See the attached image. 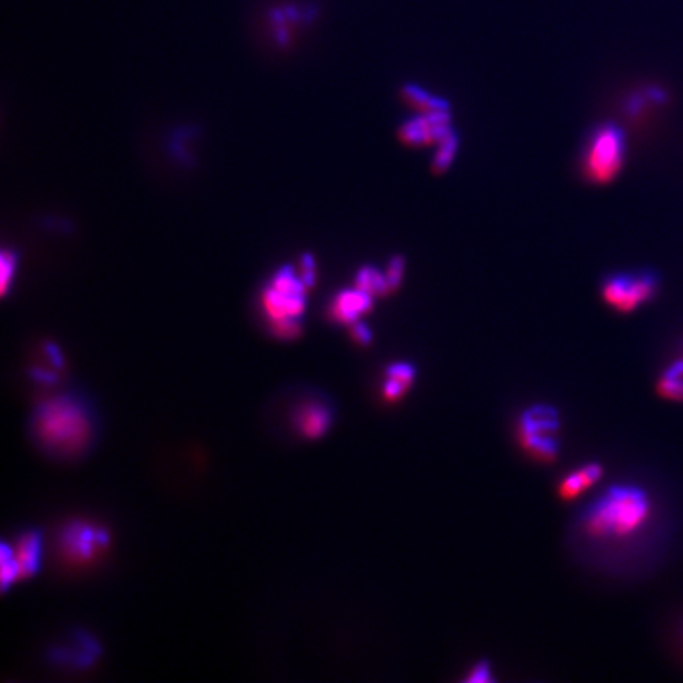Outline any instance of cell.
<instances>
[{
  "label": "cell",
  "mask_w": 683,
  "mask_h": 683,
  "mask_svg": "<svg viewBox=\"0 0 683 683\" xmlns=\"http://www.w3.org/2000/svg\"><path fill=\"white\" fill-rule=\"evenodd\" d=\"M649 514L646 490L635 484H615L588 504L582 524L596 538H623L641 529Z\"/></svg>",
  "instance_id": "cell-1"
},
{
  "label": "cell",
  "mask_w": 683,
  "mask_h": 683,
  "mask_svg": "<svg viewBox=\"0 0 683 683\" xmlns=\"http://www.w3.org/2000/svg\"><path fill=\"white\" fill-rule=\"evenodd\" d=\"M38 440L53 453L73 454L89 440L87 410L70 396L43 402L35 414Z\"/></svg>",
  "instance_id": "cell-2"
},
{
  "label": "cell",
  "mask_w": 683,
  "mask_h": 683,
  "mask_svg": "<svg viewBox=\"0 0 683 683\" xmlns=\"http://www.w3.org/2000/svg\"><path fill=\"white\" fill-rule=\"evenodd\" d=\"M307 285L295 270L283 268L272 279L264 293V309L280 337H293L299 332V318L305 307Z\"/></svg>",
  "instance_id": "cell-3"
},
{
  "label": "cell",
  "mask_w": 683,
  "mask_h": 683,
  "mask_svg": "<svg viewBox=\"0 0 683 683\" xmlns=\"http://www.w3.org/2000/svg\"><path fill=\"white\" fill-rule=\"evenodd\" d=\"M560 413L549 404H535L525 408L519 418V440L522 448L535 459L551 462L560 449Z\"/></svg>",
  "instance_id": "cell-4"
},
{
  "label": "cell",
  "mask_w": 683,
  "mask_h": 683,
  "mask_svg": "<svg viewBox=\"0 0 683 683\" xmlns=\"http://www.w3.org/2000/svg\"><path fill=\"white\" fill-rule=\"evenodd\" d=\"M625 155V137L617 125L607 124L595 131L584 157L588 179L606 184L621 171Z\"/></svg>",
  "instance_id": "cell-5"
},
{
  "label": "cell",
  "mask_w": 683,
  "mask_h": 683,
  "mask_svg": "<svg viewBox=\"0 0 683 683\" xmlns=\"http://www.w3.org/2000/svg\"><path fill=\"white\" fill-rule=\"evenodd\" d=\"M658 290V279L649 271L625 272L609 277L603 285V296L619 312H633L650 301Z\"/></svg>",
  "instance_id": "cell-6"
},
{
  "label": "cell",
  "mask_w": 683,
  "mask_h": 683,
  "mask_svg": "<svg viewBox=\"0 0 683 683\" xmlns=\"http://www.w3.org/2000/svg\"><path fill=\"white\" fill-rule=\"evenodd\" d=\"M453 131V118L449 110L421 112L402 124L399 137L408 146L438 145Z\"/></svg>",
  "instance_id": "cell-7"
},
{
  "label": "cell",
  "mask_w": 683,
  "mask_h": 683,
  "mask_svg": "<svg viewBox=\"0 0 683 683\" xmlns=\"http://www.w3.org/2000/svg\"><path fill=\"white\" fill-rule=\"evenodd\" d=\"M110 543V535L106 530H98L92 525L71 524L63 533L65 551L76 560H87L96 553L97 547Z\"/></svg>",
  "instance_id": "cell-8"
},
{
  "label": "cell",
  "mask_w": 683,
  "mask_h": 683,
  "mask_svg": "<svg viewBox=\"0 0 683 683\" xmlns=\"http://www.w3.org/2000/svg\"><path fill=\"white\" fill-rule=\"evenodd\" d=\"M373 305V296L366 291L359 290L354 287L352 290H344L334 297L331 315L334 320L346 325H353L359 321V318L371 311Z\"/></svg>",
  "instance_id": "cell-9"
},
{
  "label": "cell",
  "mask_w": 683,
  "mask_h": 683,
  "mask_svg": "<svg viewBox=\"0 0 683 683\" xmlns=\"http://www.w3.org/2000/svg\"><path fill=\"white\" fill-rule=\"evenodd\" d=\"M416 379V367L408 361H396L387 367L385 381H383V397L387 402H397L404 394L407 393L408 387L413 385Z\"/></svg>",
  "instance_id": "cell-10"
},
{
  "label": "cell",
  "mask_w": 683,
  "mask_h": 683,
  "mask_svg": "<svg viewBox=\"0 0 683 683\" xmlns=\"http://www.w3.org/2000/svg\"><path fill=\"white\" fill-rule=\"evenodd\" d=\"M601 477H603V467L600 463H586L562 479L559 494L566 500H573L579 497L580 494L586 492L588 487H592L596 481H600Z\"/></svg>",
  "instance_id": "cell-11"
},
{
  "label": "cell",
  "mask_w": 683,
  "mask_h": 683,
  "mask_svg": "<svg viewBox=\"0 0 683 683\" xmlns=\"http://www.w3.org/2000/svg\"><path fill=\"white\" fill-rule=\"evenodd\" d=\"M14 553L21 565L22 578L37 573L40 570V560H42V535L38 531L26 533L18 541V547Z\"/></svg>",
  "instance_id": "cell-12"
},
{
  "label": "cell",
  "mask_w": 683,
  "mask_h": 683,
  "mask_svg": "<svg viewBox=\"0 0 683 683\" xmlns=\"http://www.w3.org/2000/svg\"><path fill=\"white\" fill-rule=\"evenodd\" d=\"M297 422L304 435H307L309 438H318L331 426V413L323 405H311L304 408Z\"/></svg>",
  "instance_id": "cell-13"
},
{
  "label": "cell",
  "mask_w": 683,
  "mask_h": 683,
  "mask_svg": "<svg viewBox=\"0 0 683 683\" xmlns=\"http://www.w3.org/2000/svg\"><path fill=\"white\" fill-rule=\"evenodd\" d=\"M402 96L410 106L420 112H434V111L449 110V104L443 98L437 97L429 90L422 89L421 86L407 84L402 89Z\"/></svg>",
  "instance_id": "cell-14"
},
{
  "label": "cell",
  "mask_w": 683,
  "mask_h": 683,
  "mask_svg": "<svg viewBox=\"0 0 683 683\" xmlns=\"http://www.w3.org/2000/svg\"><path fill=\"white\" fill-rule=\"evenodd\" d=\"M354 287H358L359 290L366 291L373 297L385 296L387 293H391L387 272H381L373 266H364L358 271Z\"/></svg>",
  "instance_id": "cell-15"
},
{
  "label": "cell",
  "mask_w": 683,
  "mask_h": 683,
  "mask_svg": "<svg viewBox=\"0 0 683 683\" xmlns=\"http://www.w3.org/2000/svg\"><path fill=\"white\" fill-rule=\"evenodd\" d=\"M658 391L670 401H683V361L666 369L658 383Z\"/></svg>",
  "instance_id": "cell-16"
},
{
  "label": "cell",
  "mask_w": 683,
  "mask_h": 683,
  "mask_svg": "<svg viewBox=\"0 0 683 683\" xmlns=\"http://www.w3.org/2000/svg\"><path fill=\"white\" fill-rule=\"evenodd\" d=\"M457 147H459V137L453 130L446 138H443L438 143L434 159H432V168H434L435 173H443V171L448 170L451 163H453V160H454Z\"/></svg>",
  "instance_id": "cell-17"
},
{
  "label": "cell",
  "mask_w": 683,
  "mask_h": 683,
  "mask_svg": "<svg viewBox=\"0 0 683 683\" xmlns=\"http://www.w3.org/2000/svg\"><path fill=\"white\" fill-rule=\"evenodd\" d=\"M0 562H2V588L7 590L18 578H22L20 560L16 557L13 547H10L8 543H4L0 547Z\"/></svg>",
  "instance_id": "cell-18"
},
{
  "label": "cell",
  "mask_w": 683,
  "mask_h": 683,
  "mask_svg": "<svg viewBox=\"0 0 683 683\" xmlns=\"http://www.w3.org/2000/svg\"><path fill=\"white\" fill-rule=\"evenodd\" d=\"M404 271H405V262H404L402 256H393L391 262H387V268L385 272H387V283L391 287V291H396L401 287Z\"/></svg>",
  "instance_id": "cell-19"
},
{
  "label": "cell",
  "mask_w": 683,
  "mask_h": 683,
  "mask_svg": "<svg viewBox=\"0 0 683 683\" xmlns=\"http://www.w3.org/2000/svg\"><path fill=\"white\" fill-rule=\"evenodd\" d=\"M492 670H490V664L487 662H479L471 668L469 676L465 679V682L469 683H487L492 682Z\"/></svg>",
  "instance_id": "cell-20"
},
{
  "label": "cell",
  "mask_w": 683,
  "mask_h": 683,
  "mask_svg": "<svg viewBox=\"0 0 683 683\" xmlns=\"http://www.w3.org/2000/svg\"><path fill=\"white\" fill-rule=\"evenodd\" d=\"M14 266H16V258L10 252L2 254V291L5 293L8 288V282L13 276Z\"/></svg>",
  "instance_id": "cell-21"
},
{
  "label": "cell",
  "mask_w": 683,
  "mask_h": 683,
  "mask_svg": "<svg viewBox=\"0 0 683 683\" xmlns=\"http://www.w3.org/2000/svg\"><path fill=\"white\" fill-rule=\"evenodd\" d=\"M353 337L356 338V342L362 344V346H369L372 342V331L366 323H361L356 321L352 326Z\"/></svg>",
  "instance_id": "cell-22"
},
{
  "label": "cell",
  "mask_w": 683,
  "mask_h": 683,
  "mask_svg": "<svg viewBox=\"0 0 683 683\" xmlns=\"http://www.w3.org/2000/svg\"><path fill=\"white\" fill-rule=\"evenodd\" d=\"M46 354H48L49 359H51V362H53L55 367L62 366V354H61V352H59V348H57V346H53V344L46 346Z\"/></svg>",
  "instance_id": "cell-23"
},
{
  "label": "cell",
  "mask_w": 683,
  "mask_h": 683,
  "mask_svg": "<svg viewBox=\"0 0 683 683\" xmlns=\"http://www.w3.org/2000/svg\"><path fill=\"white\" fill-rule=\"evenodd\" d=\"M34 379H40L43 383H53V381H54V375H53V373L45 372V371H35Z\"/></svg>",
  "instance_id": "cell-24"
}]
</instances>
